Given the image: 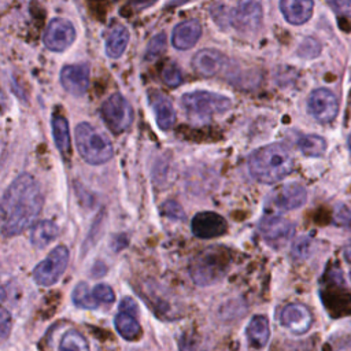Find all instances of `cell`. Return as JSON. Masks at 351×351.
Instances as JSON below:
<instances>
[{
    "instance_id": "28",
    "label": "cell",
    "mask_w": 351,
    "mask_h": 351,
    "mask_svg": "<svg viewBox=\"0 0 351 351\" xmlns=\"http://www.w3.org/2000/svg\"><path fill=\"white\" fill-rule=\"evenodd\" d=\"M160 214L171 221H184L185 219V211L182 206L176 200H166L160 206Z\"/></svg>"
},
{
    "instance_id": "39",
    "label": "cell",
    "mask_w": 351,
    "mask_h": 351,
    "mask_svg": "<svg viewBox=\"0 0 351 351\" xmlns=\"http://www.w3.org/2000/svg\"><path fill=\"white\" fill-rule=\"evenodd\" d=\"M5 103H7V100H5V96L0 92V110H3L4 107H5Z\"/></svg>"
},
{
    "instance_id": "30",
    "label": "cell",
    "mask_w": 351,
    "mask_h": 351,
    "mask_svg": "<svg viewBox=\"0 0 351 351\" xmlns=\"http://www.w3.org/2000/svg\"><path fill=\"white\" fill-rule=\"evenodd\" d=\"M162 81L170 88L178 86L182 81V75H181L180 69L174 63L166 64L162 70Z\"/></svg>"
},
{
    "instance_id": "6",
    "label": "cell",
    "mask_w": 351,
    "mask_h": 351,
    "mask_svg": "<svg viewBox=\"0 0 351 351\" xmlns=\"http://www.w3.org/2000/svg\"><path fill=\"white\" fill-rule=\"evenodd\" d=\"M100 114L108 129L115 134L128 130L133 122V108L121 93L107 97L100 107Z\"/></svg>"
},
{
    "instance_id": "29",
    "label": "cell",
    "mask_w": 351,
    "mask_h": 351,
    "mask_svg": "<svg viewBox=\"0 0 351 351\" xmlns=\"http://www.w3.org/2000/svg\"><path fill=\"white\" fill-rule=\"evenodd\" d=\"M166 48V34L165 33H159L155 37L151 38V41L148 43L147 51H145V59L148 60H154L156 59Z\"/></svg>"
},
{
    "instance_id": "1",
    "label": "cell",
    "mask_w": 351,
    "mask_h": 351,
    "mask_svg": "<svg viewBox=\"0 0 351 351\" xmlns=\"http://www.w3.org/2000/svg\"><path fill=\"white\" fill-rule=\"evenodd\" d=\"M44 196L36 178L23 173L5 189L1 200L3 232L16 236L33 225L41 213Z\"/></svg>"
},
{
    "instance_id": "9",
    "label": "cell",
    "mask_w": 351,
    "mask_h": 351,
    "mask_svg": "<svg viewBox=\"0 0 351 351\" xmlns=\"http://www.w3.org/2000/svg\"><path fill=\"white\" fill-rule=\"evenodd\" d=\"M307 110L315 121L321 123H329L337 117L339 100L332 90L326 88H318L310 93Z\"/></svg>"
},
{
    "instance_id": "10",
    "label": "cell",
    "mask_w": 351,
    "mask_h": 351,
    "mask_svg": "<svg viewBox=\"0 0 351 351\" xmlns=\"http://www.w3.org/2000/svg\"><path fill=\"white\" fill-rule=\"evenodd\" d=\"M258 230L266 243L274 247H281L293 236L295 225L284 217L269 215L259 221Z\"/></svg>"
},
{
    "instance_id": "8",
    "label": "cell",
    "mask_w": 351,
    "mask_h": 351,
    "mask_svg": "<svg viewBox=\"0 0 351 351\" xmlns=\"http://www.w3.org/2000/svg\"><path fill=\"white\" fill-rule=\"evenodd\" d=\"M263 18L261 0H239L229 15L230 23L241 33H254L259 29Z\"/></svg>"
},
{
    "instance_id": "15",
    "label": "cell",
    "mask_w": 351,
    "mask_h": 351,
    "mask_svg": "<svg viewBox=\"0 0 351 351\" xmlns=\"http://www.w3.org/2000/svg\"><path fill=\"white\" fill-rule=\"evenodd\" d=\"M226 63V56L217 49L206 48L195 53L191 60L192 69L200 77L208 78L218 74Z\"/></svg>"
},
{
    "instance_id": "25",
    "label": "cell",
    "mask_w": 351,
    "mask_h": 351,
    "mask_svg": "<svg viewBox=\"0 0 351 351\" xmlns=\"http://www.w3.org/2000/svg\"><path fill=\"white\" fill-rule=\"evenodd\" d=\"M298 147L303 155L319 158L326 151V140L318 134H302L298 138Z\"/></svg>"
},
{
    "instance_id": "18",
    "label": "cell",
    "mask_w": 351,
    "mask_h": 351,
    "mask_svg": "<svg viewBox=\"0 0 351 351\" xmlns=\"http://www.w3.org/2000/svg\"><path fill=\"white\" fill-rule=\"evenodd\" d=\"M149 104L159 129L169 130L176 122V110L170 99L162 92L152 90L149 92Z\"/></svg>"
},
{
    "instance_id": "12",
    "label": "cell",
    "mask_w": 351,
    "mask_h": 351,
    "mask_svg": "<svg viewBox=\"0 0 351 351\" xmlns=\"http://www.w3.org/2000/svg\"><path fill=\"white\" fill-rule=\"evenodd\" d=\"M270 203L281 211H291L302 207L307 200L306 188L299 182H285L271 191Z\"/></svg>"
},
{
    "instance_id": "23",
    "label": "cell",
    "mask_w": 351,
    "mask_h": 351,
    "mask_svg": "<svg viewBox=\"0 0 351 351\" xmlns=\"http://www.w3.org/2000/svg\"><path fill=\"white\" fill-rule=\"evenodd\" d=\"M51 125H52V136H53L56 148L59 149L63 158L69 159L71 154V143H70L69 123L66 118L62 115H53Z\"/></svg>"
},
{
    "instance_id": "20",
    "label": "cell",
    "mask_w": 351,
    "mask_h": 351,
    "mask_svg": "<svg viewBox=\"0 0 351 351\" xmlns=\"http://www.w3.org/2000/svg\"><path fill=\"white\" fill-rule=\"evenodd\" d=\"M248 344L252 348H263L270 337V325L266 315H254L245 329Z\"/></svg>"
},
{
    "instance_id": "40",
    "label": "cell",
    "mask_w": 351,
    "mask_h": 351,
    "mask_svg": "<svg viewBox=\"0 0 351 351\" xmlns=\"http://www.w3.org/2000/svg\"><path fill=\"white\" fill-rule=\"evenodd\" d=\"M347 145H348V151H350V154H351V134H350L348 138H347Z\"/></svg>"
},
{
    "instance_id": "38",
    "label": "cell",
    "mask_w": 351,
    "mask_h": 351,
    "mask_svg": "<svg viewBox=\"0 0 351 351\" xmlns=\"http://www.w3.org/2000/svg\"><path fill=\"white\" fill-rule=\"evenodd\" d=\"M5 296H7V291H5V288L0 284V303L5 299Z\"/></svg>"
},
{
    "instance_id": "3",
    "label": "cell",
    "mask_w": 351,
    "mask_h": 351,
    "mask_svg": "<svg viewBox=\"0 0 351 351\" xmlns=\"http://www.w3.org/2000/svg\"><path fill=\"white\" fill-rule=\"evenodd\" d=\"M230 261L228 248L223 245H210L192 259L189 274L196 285H213L225 277Z\"/></svg>"
},
{
    "instance_id": "35",
    "label": "cell",
    "mask_w": 351,
    "mask_h": 351,
    "mask_svg": "<svg viewBox=\"0 0 351 351\" xmlns=\"http://www.w3.org/2000/svg\"><path fill=\"white\" fill-rule=\"evenodd\" d=\"M119 311H126V313L137 315L138 307H137V303L132 298H123L119 303Z\"/></svg>"
},
{
    "instance_id": "7",
    "label": "cell",
    "mask_w": 351,
    "mask_h": 351,
    "mask_svg": "<svg viewBox=\"0 0 351 351\" xmlns=\"http://www.w3.org/2000/svg\"><path fill=\"white\" fill-rule=\"evenodd\" d=\"M69 248L64 245L55 247L45 259L33 269V278L41 287H51L59 281L69 263Z\"/></svg>"
},
{
    "instance_id": "24",
    "label": "cell",
    "mask_w": 351,
    "mask_h": 351,
    "mask_svg": "<svg viewBox=\"0 0 351 351\" xmlns=\"http://www.w3.org/2000/svg\"><path fill=\"white\" fill-rule=\"evenodd\" d=\"M136 317L134 314L119 311L114 318L115 329L125 340H136L141 335V326Z\"/></svg>"
},
{
    "instance_id": "33",
    "label": "cell",
    "mask_w": 351,
    "mask_h": 351,
    "mask_svg": "<svg viewBox=\"0 0 351 351\" xmlns=\"http://www.w3.org/2000/svg\"><path fill=\"white\" fill-rule=\"evenodd\" d=\"M12 318L11 314L8 313V310L5 307H3L0 304V344H3L11 332V326H12Z\"/></svg>"
},
{
    "instance_id": "37",
    "label": "cell",
    "mask_w": 351,
    "mask_h": 351,
    "mask_svg": "<svg viewBox=\"0 0 351 351\" xmlns=\"http://www.w3.org/2000/svg\"><path fill=\"white\" fill-rule=\"evenodd\" d=\"M344 258L347 262L351 263V241L344 247Z\"/></svg>"
},
{
    "instance_id": "41",
    "label": "cell",
    "mask_w": 351,
    "mask_h": 351,
    "mask_svg": "<svg viewBox=\"0 0 351 351\" xmlns=\"http://www.w3.org/2000/svg\"><path fill=\"white\" fill-rule=\"evenodd\" d=\"M350 278H351V273H350Z\"/></svg>"
},
{
    "instance_id": "31",
    "label": "cell",
    "mask_w": 351,
    "mask_h": 351,
    "mask_svg": "<svg viewBox=\"0 0 351 351\" xmlns=\"http://www.w3.org/2000/svg\"><path fill=\"white\" fill-rule=\"evenodd\" d=\"M93 296L99 304H112L115 300V293L112 288L107 284H97L92 288Z\"/></svg>"
},
{
    "instance_id": "27",
    "label": "cell",
    "mask_w": 351,
    "mask_h": 351,
    "mask_svg": "<svg viewBox=\"0 0 351 351\" xmlns=\"http://www.w3.org/2000/svg\"><path fill=\"white\" fill-rule=\"evenodd\" d=\"M58 351H89V346L78 330L70 329L62 336Z\"/></svg>"
},
{
    "instance_id": "14",
    "label": "cell",
    "mask_w": 351,
    "mask_h": 351,
    "mask_svg": "<svg viewBox=\"0 0 351 351\" xmlns=\"http://www.w3.org/2000/svg\"><path fill=\"white\" fill-rule=\"evenodd\" d=\"M280 322L289 332L303 335L311 328L313 314L307 306L302 303H291L281 310Z\"/></svg>"
},
{
    "instance_id": "11",
    "label": "cell",
    "mask_w": 351,
    "mask_h": 351,
    "mask_svg": "<svg viewBox=\"0 0 351 351\" xmlns=\"http://www.w3.org/2000/svg\"><path fill=\"white\" fill-rule=\"evenodd\" d=\"M75 40V29L71 22L62 18L52 19L44 33V45L53 52L67 49Z\"/></svg>"
},
{
    "instance_id": "5",
    "label": "cell",
    "mask_w": 351,
    "mask_h": 351,
    "mask_svg": "<svg viewBox=\"0 0 351 351\" xmlns=\"http://www.w3.org/2000/svg\"><path fill=\"white\" fill-rule=\"evenodd\" d=\"M181 106L189 119L204 122L214 115L226 112L232 107L228 96L208 90H193L181 96Z\"/></svg>"
},
{
    "instance_id": "4",
    "label": "cell",
    "mask_w": 351,
    "mask_h": 351,
    "mask_svg": "<svg viewBox=\"0 0 351 351\" xmlns=\"http://www.w3.org/2000/svg\"><path fill=\"white\" fill-rule=\"evenodd\" d=\"M75 144L78 154L89 165H103L114 155V148L108 137L88 122L77 125Z\"/></svg>"
},
{
    "instance_id": "16",
    "label": "cell",
    "mask_w": 351,
    "mask_h": 351,
    "mask_svg": "<svg viewBox=\"0 0 351 351\" xmlns=\"http://www.w3.org/2000/svg\"><path fill=\"white\" fill-rule=\"evenodd\" d=\"M60 82L63 88L74 95L81 96L86 92L89 84V67L85 63L67 64L60 71Z\"/></svg>"
},
{
    "instance_id": "32",
    "label": "cell",
    "mask_w": 351,
    "mask_h": 351,
    "mask_svg": "<svg viewBox=\"0 0 351 351\" xmlns=\"http://www.w3.org/2000/svg\"><path fill=\"white\" fill-rule=\"evenodd\" d=\"M319 52H321V44L315 38H306L298 49V53L303 58H315L318 56Z\"/></svg>"
},
{
    "instance_id": "34",
    "label": "cell",
    "mask_w": 351,
    "mask_h": 351,
    "mask_svg": "<svg viewBox=\"0 0 351 351\" xmlns=\"http://www.w3.org/2000/svg\"><path fill=\"white\" fill-rule=\"evenodd\" d=\"M330 7L346 16H351V0H328Z\"/></svg>"
},
{
    "instance_id": "2",
    "label": "cell",
    "mask_w": 351,
    "mask_h": 351,
    "mask_svg": "<svg viewBox=\"0 0 351 351\" xmlns=\"http://www.w3.org/2000/svg\"><path fill=\"white\" fill-rule=\"evenodd\" d=\"M247 165L252 178L263 184H273L292 173L293 158L284 144L271 143L251 152Z\"/></svg>"
},
{
    "instance_id": "17",
    "label": "cell",
    "mask_w": 351,
    "mask_h": 351,
    "mask_svg": "<svg viewBox=\"0 0 351 351\" xmlns=\"http://www.w3.org/2000/svg\"><path fill=\"white\" fill-rule=\"evenodd\" d=\"M202 36V25L196 19L180 22L171 33V44L180 51L191 49Z\"/></svg>"
},
{
    "instance_id": "21",
    "label": "cell",
    "mask_w": 351,
    "mask_h": 351,
    "mask_svg": "<svg viewBox=\"0 0 351 351\" xmlns=\"http://www.w3.org/2000/svg\"><path fill=\"white\" fill-rule=\"evenodd\" d=\"M128 43H129V30L121 23L114 25L106 36L107 56L112 59L119 58L125 52Z\"/></svg>"
},
{
    "instance_id": "26",
    "label": "cell",
    "mask_w": 351,
    "mask_h": 351,
    "mask_svg": "<svg viewBox=\"0 0 351 351\" xmlns=\"http://www.w3.org/2000/svg\"><path fill=\"white\" fill-rule=\"evenodd\" d=\"M71 299L78 308H84V310H95L100 306L93 296L92 288L85 281H81L74 287Z\"/></svg>"
},
{
    "instance_id": "13",
    "label": "cell",
    "mask_w": 351,
    "mask_h": 351,
    "mask_svg": "<svg viewBox=\"0 0 351 351\" xmlns=\"http://www.w3.org/2000/svg\"><path fill=\"white\" fill-rule=\"evenodd\" d=\"M191 230L199 239H214L228 230V223L226 219L215 211H200L192 218Z\"/></svg>"
},
{
    "instance_id": "22",
    "label": "cell",
    "mask_w": 351,
    "mask_h": 351,
    "mask_svg": "<svg viewBox=\"0 0 351 351\" xmlns=\"http://www.w3.org/2000/svg\"><path fill=\"white\" fill-rule=\"evenodd\" d=\"M59 234V228L53 221L43 219L34 223L30 232V241L36 248H43L51 244Z\"/></svg>"
},
{
    "instance_id": "19",
    "label": "cell",
    "mask_w": 351,
    "mask_h": 351,
    "mask_svg": "<svg viewBox=\"0 0 351 351\" xmlns=\"http://www.w3.org/2000/svg\"><path fill=\"white\" fill-rule=\"evenodd\" d=\"M278 5L284 19L295 26L306 23L314 11V0H280Z\"/></svg>"
},
{
    "instance_id": "36",
    "label": "cell",
    "mask_w": 351,
    "mask_h": 351,
    "mask_svg": "<svg viewBox=\"0 0 351 351\" xmlns=\"http://www.w3.org/2000/svg\"><path fill=\"white\" fill-rule=\"evenodd\" d=\"M156 1H158V0H130V5H132L134 10L140 11V10H144V8L149 7V5H152V4L156 3Z\"/></svg>"
}]
</instances>
